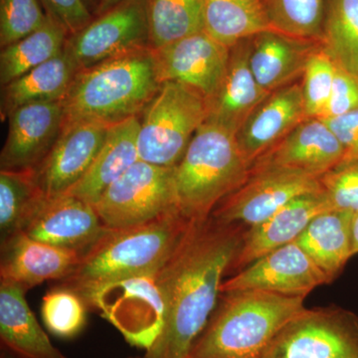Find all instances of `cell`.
<instances>
[{"label": "cell", "instance_id": "cell-1", "mask_svg": "<svg viewBox=\"0 0 358 358\" xmlns=\"http://www.w3.org/2000/svg\"><path fill=\"white\" fill-rule=\"evenodd\" d=\"M240 224L210 217L194 221L178 249L157 271L166 296V324L143 358H187L208 324L222 278L241 248Z\"/></svg>", "mask_w": 358, "mask_h": 358}, {"label": "cell", "instance_id": "cell-2", "mask_svg": "<svg viewBox=\"0 0 358 358\" xmlns=\"http://www.w3.org/2000/svg\"><path fill=\"white\" fill-rule=\"evenodd\" d=\"M160 86L150 47L78 71L62 101L65 121H90L112 127L140 117Z\"/></svg>", "mask_w": 358, "mask_h": 358}, {"label": "cell", "instance_id": "cell-3", "mask_svg": "<svg viewBox=\"0 0 358 358\" xmlns=\"http://www.w3.org/2000/svg\"><path fill=\"white\" fill-rule=\"evenodd\" d=\"M193 222L174 211L141 225L110 229L59 286L80 293L105 282L157 272L173 255Z\"/></svg>", "mask_w": 358, "mask_h": 358}, {"label": "cell", "instance_id": "cell-4", "mask_svg": "<svg viewBox=\"0 0 358 358\" xmlns=\"http://www.w3.org/2000/svg\"><path fill=\"white\" fill-rule=\"evenodd\" d=\"M303 301L270 292L227 293L188 357L262 358L282 327L305 310Z\"/></svg>", "mask_w": 358, "mask_h": 358}, {"label": "cell", "instance_id": "cell-5", "mask_svg": "<svg viewBox=\"0 0 358 358\" xmlns=\"http://www.w3.org/2000/svg\"><path fill=\"white\" fill-rule=\"evenodd\" d=\"M251 169L236 134L205 122L174 169L179 214L189 221L210 217L220 202L246 182Z\"/></svg>", "mask_w": 358, "mask_h": 358}, {"label": "cell", "instance_id": "cell-6", "mask_svg": "<svg viewBox=\"0 0 358 358\" xmlns=\"http://www.w3.org/2000/svg\"><path fill=\"white\" fill-rule=\"evenodd\" d=\"M208 115V101L199 92L164 82L140 115V160L159 166H178Z\"/></svg>", "mask_w": 358, "mask_h": 358}, {"label": "cell", "instance_id": "cell-7", "mask_svg": "<svg viewBox=\"0 0 358 358\" xmlns=\"http://www.w3.org/2000/svg\"><path fill=\"white\" fill-rule=\"evenodd\" d=\"M134 345L148 350L166 324L167 303L157 272L105 282L78 293Z\"/></svg>", "mask_w": 358, "mask_h": 358}, {"label": "cell", "instance_id": "cell-8", "mask_svg": "<svg viewBox=\"0 0 358 358\" xmlns=\"http://www.w3.org/2000/svg\"><path fill=\"white\" fill-rule=\"evenodd\" d=\"M174 169L143 160L136 162L94 205L103 225L124 229L178 211Z\"/></svg>", "mask_w": 358, "mask_h": 358}, {"label": "cell", "instance_id": "cell-9", "mask_svg": "<svg viewBox=\"0 0 358 358\" xmlns=\"http://www.w3.org/2000/svg\"><path fill=\"white\" fill-rule=\"evenodd\" d=\"M262 358H358V315L334 306L305 308L282 327Z\"/></svg>", "mask_w": 358, "mask_h": 358}, {"label": "cell", "instance_id": "cell-10", "mask_svg": "<svg viewBox=\"0 0 358 358\" xmlns=\"http://www.w3.org/2000/svg\"><path fill=\"white\" fill-rule=\"evenodd\" d=\"M320 190V178L310 174L286 167L254 166L246 182L224 199L211 216L222 223L253 227L296 197Z\"/></svg>", "mask_w": 358, "mask_h": 358}, {"label": "cell", "instance_id": "cell-11", "mask_svg": "<svg viewBox=\"0 0 358 358\" xmlns=\"http://www.w3.org/2000/svg\"><path fill=\"white\" fill-rule=\"evenodd\" d=\"M150 47L145 0H124L71 34L64 52L78 71Z\"/></svg>", "mask_w": 358, "mask_h": 358}, {"label": "cell", "instance_id": "cell-12", "mask_svg": "<svg viewBox=\"0 0 358 358\" xmlns=\"http://www.w3.org/2000/svg\"><path fill=\"white\" fill-rule=\"evenodd\" d=\"M331 280L296 241L273 250L221 285V294L263 291L307 296Z\"/></svg>", "mask_w": 358, "mask_h": 358}, {"label": "cell", "instance_id": "cell-13", "mask_svg": "<svg viewBox=\"0 0 358 358\" xmlns=\"http://www.w3.org/2000/svg\"><path fill=\"white\" fill-rule=\"evenodd\" d=\"M159 81L176 82L211 100L229 65L231 49L205 31L154 49Z\"/></svg>", "mask_w": 358, "mask_h": 358}, {"label": "cell", "instance_id": "cell-14", "mask_svg": "<svg viewBox=\"0 0 358 358\" xmlns=\"http://www.w3.org/2000/svg\"><path fill=\"white\" fill-rule=\"evenodd\" d=\"M109 128L95 122H64L50 152L35 169L46 196L65 194L81 180L100 152Z\"/></svg>", "mask_w": 358, "mask_h": 358}, {"label": "cell", "instance_id": "cell-15", "mask_svg": "<svg viewBox=\"0 0 358 358\" xmlns=\"http://www.w3.org/2000/svg\"><path fill=\"white\" fill-rule=\"evenodd\" d=\"M109 230L93 205L65 193L45 197L23 232L39 241L83 256Z\"/></svg>", "mask_w": 358, "mask_h": 358}, {"label": "cell", "instance_id": "cell-16", "mask_svg": "<svg viewBox=\"0 0 358 358\" xmlns=\"http://www.w3.org/2000/svg\"><path fill=\"white\" fill-rule=\"evenodd\" d=\"M7 119L8 134L0 155V169H36L62 131L64 106L61 101L30 103Z\"/></svg>", "mask_w": 358, "mask_h": 358}, {"label": "cell", "instance_id": "cell-17", "mask_svg": "<svg viewBox=\"0 0 358 358\" xmlns=\"http://www.w3.org/2000/svg\"><path fill=\"white\" fill-rule=\"evenodd\" d=\"M81 254L30 237L23 231L1 242L0 282L28 291L47 281H63L81 260Z\"/></svg>", "mask_w": 358, "mask_h": 358}, {"label": "cell", "instance_id": "cell-18", "mask_svg": "<svg viewBox=\"0 0 358 358\" xmlns=\"http://www.w3.org/2000/svg\"><path fill=\"white\" fill-rule=\"evenodd\" d=\"M345 157V148L327 122L308 117L252 166L286 167L320 178L339 166Z\"/></svg>", "mask_w": 358, "mask_h": 358}, {"label": "cell", "instance_id": "cell-19", "mask_svg": "<svg viewBox=\"0 0 358 358\" xmlns=\"http://www.w3.org/2000/svg\"><path fill=\"white\" fill-rule=\"evenodd\" d=\"M307 119L301 85H289L271 93L252 113L238 131V145L252 166Z\"/></svg>", "mask_w": 358, "mask_h": 358}, {"label": "cell", "instance_id": "cell-20", "mask_svg": "<svg viewBox=\"0 0 358 358\" xmlns=\"http://www.w3.org/2000/svg\"><path fill=\"white\" fill-rule=\"evenodd\" d=\"M334 209L324 189L292 200L264 222L250 227L232 267L243 268L273 250L296 241L313 218Z\"/></svg>", "mask_w": 358, "mask_h": 358}, {"label": "cell", "instance_id": "cell-21", "mask_svg": "<svg viewBox=\"0 0 358 358\" xmlns=\"http://www.w3.org/2000/svg\"><path fill=\"white\" fill-rule=\"evenodd\" d=\"M250 39L231 48L229 65L220 88L208 101L206 122H214L237 134L247 119L268 98L249 65Z\"/></svg>", "mask_w": 358, "mask_h": 358}, {"label": "cell", "instance_id": "cell-22", "mask_svg": "<svg viewBox=\"0 0 358 358\" xmlns=\"http://www.w3.org/2000/svg\"><path fill=\"white\" fill-rule=\"evenodd\" d=\"M320 43L268 30L250 39V68L261 87L273 93L303 75L308 58Z\"/></svg>", "mask_w": 358, "mask_h": 358}, {"label": "cell", "instance_id": "cell-23", "mask_svg": "<svg viewBox=\"0 0 358 358\" xmlns=\"http://www.w3.org/2000/svg\"><path fill=\"white\" fill-rule=\"evenodd\" d=\"M138 129L140 117L110 127L89 171L67 193L94 206L103 193L140 160Z\"/></svg>", "mask_w": 358, "mask_h": 358}, {"label": "cell", "instance_id": "cell-24", "mask_svg": "<svg viewBox=\"0 0 358 358\" xmlns=\"http://www.w3.org/2000/svg\"><path fill=\"white\" fill-rule=\"evenodd\" d=\"M15 284L0 282V338L2 346L21 358H67L40 326L25 294Z\"/></svg>", "mask_w": 358, "mask_h": 358}, {"label": "cell", "instance_id": "cell-25", "mask_svg": "<svg viewBox=\"0 0 358 358\" xmlns=\"http://www.w3.org/2000/svg\"><path fill=\"white\" fill-rule=\"evenodd\" d=\"M78 69L64 51L2 87L1 117L30 103L62 102Z\"/></svg>", "mask_w": 358, "mask_h": 358}, {"label": "cell", "instance_id": "cell-26", "mask_svg": "<svg viewBox=\"0 0 358 358\" xmlns=\"http://www.w3.org/2000/svg\"><path fill=\"white\" fill-rule=\"evenodd\" d=\"M353 215L338 209L322 212L296 240L331 281L352 257Z\"/></svg>", "mask_w": 358, "mask_h": 358}, {"label": "cell", "instance_id": "cell-27", "mask_svg": "<svg viewBox=\"0 0 358 358\" xmlns=\"http://www.w3.org/2000/svg\"><path fill=\"white\" fill-rule=\"evenodd\" d=\"M204 31L233 48L271 29L260 0H204Z\"/></svg>", "mask_w": 358, "mask_h": 358}, {"label": "cell", "instance_id": "cell-28", "mask_svg": "<svg viewBox=\"0 0 358 358\" xmlns=\"http://www.w3.org/2000/svg\"><path fill=\"white\" fill-rule=\"evenodd\" d=\"M68 36L69 33L64 26L47 14L46 21L41 27L1 48V87L62 53Z\"/></svg>", "mask_w": 358, "mask_h": 358}, {"label": "cell", "instance_id": "cell-29", "mask_svg": "<svg viewBox=\"0 0 358 358\" xmlns=\"http://www.w3.org/2000/svg\"><path fill=\"white\" fill-rule=\"evenodd\" d=\"M46 195L35 169H0V239L25 229Z\"/></svg>", "mask_w": 358, "mask_h": 358}, {"label": "cell", "instance_id": "cell-30", "mask_svg": "<svg viewBox=\"0 0 358 358\" xmlns=\"http://www.w3.org/2000/svg\"><path fill=\"white\" fill-rule=\"evenodd\" d=\"M145 11L150 48L204 31V0H145Z\"/></svg>", "mask_w": 358, "mask_h": 358}, {"label": "cell", "instance_id": "cell-31", "mask_svg": "<svg viewBox=\"0 0 358 358\" xmlns=\"http://www.w3.org/2000/svg\"><path fill=\"white\" fill-rule=\"evenodd\" d=\"M320 42L341 69L358 78V0H327Z\"/></svg>", "mask_w": 358, "mask_h": 358}, {"label": "cell", "instance_id": "cell-32", "mask_svg": "<svg viewBox=\"0 0 358 358\" xmlns=\"http://www.w3.org/2000/svg\"><path fill=\"white\" fill-rule=\"evenodd\" d=\"M273 31L322 41L327 0H260Z\"/></svg>", "mask_w": 358, "mask_h": 358}, {"label": "cell", "instance_id": "cell-33", "mask_svg": "<svg viewBox=\"0 0 358 358\" xmlns=\"http://www.w3.org/2000/svg\"><path fill=\"white\" fill-rule=\"evenodd\" d=\"M87 308L88 306L81 294L74 289L58 286L42 299V320L54 336L74 338L86 324Z\"/></svg>", "mask_w": 358, "mask_h": 358}, {"label": "cell", "instance_id": "cell-34", "mask_svg": "<svg viewBox=\"0 0 358 358\" xmlns=\"http://www.w3.org/2000/svg\"><path fill=\"white\" fill-rule=\"evenodd\" d=\"M336 68L338 66L322 43L308 58L301 84L308 119L320 117L324 114L333 90Z\"/></svg>", "mask_w": 358, "mask_h": 358}, {"label": "cell", "instance_id": "cell-35", "mask_svg": "<svg viewBox=\"0 0 358 358\" xmlns=\"http://www.w3.org/2000/svg\"><path fill=\"white\" fill-rule=\"evenodd\" d=\"M41 0H0V47L18 41L46 21Z\"/></svg>", "mask_w": 358, "mask_h": 358}, {"label": "cell", "instance_id": "cell-36", "mask_svg": "<svg viewBox=\"0 0 358 358\" xmlns=\"http://www.w3.org/2000/svg\"><path fill=\"white\" fill-rule=\"evenodd\" d=\"M320 180L334 209L358 213V159L341 162Z\"/></svg>", "mask_w": 358, "mask_h": 358}, {"label": "cell", "instance_id": "cell-37", "mask_svg": "<svg viewBox=\"0 0 358 358\" xmlns=\"http://www.w3.org/2000/svg\"><path fill=\"white\" fill-rule=\"evenodd\" d=\"M338 66V65H336ZM358 108V78L336 68L331 96L320 119L343 115Z\"/></svg>", "mask_w": 358, "mask_h": 358}, {"label": "cell", "instance_id": "cell-38", "mask_svg": "<svg viewBox=\"0 0 358 358\" xmlns=\"http://www.w3.org/2000/svg\"><path fill=\"white\" fill-rule=\"evenodd\" d=\"M45 13L61 23L69 35L89 24L94 15L85 0H41Z\"/></svg>", "mask_w": 358, "mask_h": 358}, {"label": "cell", "instance_id": "cell-39", "mask_svg": "<svg viewBox=\"0 0 358 358\" xmlns=\"http://www.w3.org/2000/svg\"><path fill=\"white\" fill-rule=\"evenodd\" d=\"M345 148V162L358 159V108L338 117L322 119Z\"/></svg>", "mask_w": 358, "mask_h": 358}, {"label": "cell", "instance_id": "cell-40", "mask_svg": "<svg viewBox=\"0 0 358 358\" xmlns=\"http://www.w3.org/2000/svg\"><path fill=\"white\" fill-rule=\"evenodd\" d=\"M352 257L358 254V213H355L352 218Z\"/></svg>", "mask_w": 358, "mask_h": 358}, {"label": "cell", "instance_id": "cell-41", "mask_svg": "<svg viewBox=\"0 0 358 358\" xmlns=\"http://www.w3.org/2000/svg\"><path fill=\"white\" fill-rule=\"evenodd\" d=\"M124 0H100L98 9H96L95 15H100V14L107 13L108 10L112 9L113 7L121 3Z\"/></svg>", "mask_w": 358, "mask_h": 358}, {"label": "cell", "instance_id": "cell-42", "mask_svg": "<svg viewBox=\"0 0 358 358\" xmlns=\"http://www.w3.org/2000/svg\"><path fill=\"white\" fill-rule=\"evenodd\" d=\"M1 358H21L17 355L9 350L8 348L2 346Z\"/></svg>", "mask_w": 358, "mask_h": 358}, {"label": "cell", "instance_id": "cell-43", "mask_svg": "<svg viewBox=\"0 0 358 358\" xmlns=\"http://www.w3.org/2000/svg\"><path fill=\"white\" fill-rule=\"evenodd\" d=\"M85 2H86L87 6H88L90 10H91V7H93L94 13H96L99 4H100V0H85Z\"/></svg>", "mask_w": 358, "mask_h": 358}, {"label": "cell", "instance_id": "cell-44", "mask_svg": "<svg viewBox=\"0 0 358 358\" xmlns=\"http://www.w3.org/2000/svg\"><path fill=\"white\" fill-rule=\"evenodd\" d=\"M187 358H190V357H187Z\"/></svg>", "mask_w": 358, "mask_h": 358}]
</instances>
